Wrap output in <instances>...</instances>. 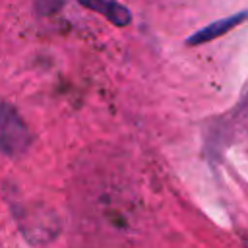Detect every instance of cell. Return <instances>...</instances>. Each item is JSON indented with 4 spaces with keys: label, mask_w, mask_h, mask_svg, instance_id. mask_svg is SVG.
<instances>
[{
    "label": "cell",
    "mask_w": 248,
    "mask_h": 248,
    "mask_svg": "<svg viewBox=\"0 0 248 248\" xmlns=\"http://www.w3.org/2000/svg\"><path fill=\"white\" fill-rule=\"evenodd\" d=\"M246 19H248V10L236 12V14H232V16L221 17V19H215V21H211L209 25H205L203 29L196 31V33L188 39V45L194 46V45H203V43H209V41H213V39H219V37H223L225 33H229L231 29L238 27L240 23H244Z\"/></svg>",
    "instance_id": "3"
},
{
    "label": "cell",
    "mask_w": 248,
    "mask_h": 248,
    "mask_svg": "<svg viewBox=\"0 0 248 248\" xmlns=\"http://www.w3.org/2000/svg\"><path fill=\"white\" fill-rule=\"evenodd\" d=\"M31 140V132L16 107L0 99V153L19 157L29 149Z\"/></svg>",
    "instance_id": "1"
},
{
    "label": "cell",
    "mask_w": 248,
    "mask_h": 248,
    "mask_svg": "<svg viewBox=\"0 0 248 248\" xmlns=\"http://www.w3.org/2000/svg\"><path fill=\"white\" fill-rule=\"evenodd\" d=\"M21 232L29 238V242H43L45 238H50L56 232V219H52L43 209H31V207H19L14 209Z\"/></svg>",
    "instance_id": "2"
},
{
    "label": "cell",
    "mask_w": 248,
    "mask_h": 248,
    "mask_svg": "<svg viewBox=\"0 0 248 248\" xmlns=\"http://www.w3.org/2000/svg\"><path fill=\"white\" fill-rule=\"evenodd\" d=\"M78 2L87 10L99 12L101 16H105L108 21H112L118 27H124L132 21L130 10L120 2H114V0H78Z\"/></svg>",
    "instance_id": "4"
}]
</instances>
